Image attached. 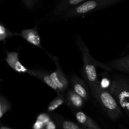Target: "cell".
Masks as SVG:
<instances>
[{"label":"cell","mask_w":129,"mask_h":129,"mask_svg":"<svg viewBox=\"0 0 129 129\" xmlns=\"http://www.w3.org/2000/svg\"><path fill=\"white\" fill-rule=\"evenodd\" d=\"M128 49H129V43H128V45H127V47H126L125 50H128Z\"/></svg>","instance_id":"cell-22"},{"label":"cell","mask_w":129,"mask_h":129,"mask_svg":"<svg viewBox=\"0 0 129 129\" xmlns=\"http://www.w3.org/2000/svg\"><path fill=\"white\" fill-rule=\"evenodd\" d=\"M19 35L23 38L30 44H32L37 47L40 48L42 50H45L42 46L40 37L38 32L37 27L34 28L24 29L21 31L20 34H19Z\"/></svg>","instance_id":"cell-9"},{"label":"cell","mask_w":129,"mask_h":129,"mask_svg":"<svg viewBox=\"0 0 129 129\" xmlns=\"http://www.w3.org/2000/svg\"><path fill=\"white\" fill-rule=\"evenodd\" d=\"M112 70L129 75V54L107 63Z\"/></svg>","instance_id":"cell-11"},{"label":"cell","mask_w":129,"mask_h":129,"mask_svg":"<svg viewBox=\"0 0 129 129\" xmlns=\"http://www.w3.org/2000/svg\"><path fill=\"white\" fill-rule=\"evenodd\" d=\"M85 0H60L53 11L52 15L54 16L63 15L73 8L82 3Z\"/></svg>","instance_id":"cell-10"},{"label":"cell","mask_w":129,"mask_h":129,"mask_svg":"<svg viewBox=\"0 0 129 129\" xmlns=\"http://www.w3.org/2000/svg\"><path fill=\"white\" fill-rule=\"evenodd\" d=\"M45 129H56V126L54 122L50 120L45 124Z\"/></svg>","instance_id":"cell-21"},{"label":"cell","mask_w":129,"mask_h":129,"mask_svg":"<svg viewBox=\"0 0 129 129\" xmlns=\"http://www.w3.org/2000/svg\"><path fill=\"white\" fill-rule=\"evenodd\" d=\"M28 74L40 79L43 83L47 84L48 86L50 87L51 89L55 91L57 94L60 93H59L58 89L55 86L52 81L51 78L50 77V73H49L48 72L44 70H41V69H30Z\"/></svg>","instance_id":"cell-12"},{"label":"cell","mask_w":129,"mask_h":129,"mask_svg":"<svg viewBox=\"0 0 129 129\" xmlns=\"http://www.w3.org/2000/svg\"><path fill=\"white\" fill-rule=\"evenodd\" d=\"M90 93L98 104L113 119L122 115V111L113 96L107 89L102 88L99 84L86 81Z\"/></svg>","instance_id":"cell-2"},{"label":"cell","mask_w":129,"mask_h":129,"mask_svg":"<svg viewBox=\"0 0 129 129\" xmlns=\"http://www.w3.org/2000/svg\"><path fill=\"white\" fill-rule=\"evenodd\" d=\"M69 83L71 88L85 101H88L90 97V90L88 84L76 74H73L69 79Z\"/></svg>","instance_id":"cell-6"},{"label":"cell","mask_w":129,"mask_h":129,"mask_svg":"<svg viewBox=\"0 0 129 129\" xmlns=\"http://www.w3.org/2000/svg\"><path fill=\"white\" fill-rule=\"evenodd\" d=\"M120 1H123V0H120Z\"/></svg>","instance_id":"cell-24"},{"label":"cell","mask_w":129,"mask_h":129,"mask_svg":"<svg viewBox=\"0 0 129 129\" xmlns=\"http://www.w3.org/2000/svg\"><path fill=\"white\" fill-rule=\"evenodd\" d=\"M66 103L71 108L79 110L84 106L85 100L77 94L72 88H68L64 93Z\"/></svg>","instance_id":"cell-8"},{"label":"cell","mask_w":129,"mask_h":129,"mask_svg":"<svg viewBox=\"0 0 129 129\" xmlns=\"http://www.w3.org/2000/svg\"><path fill=\"white\" fill-rule=\"evenodd\" d=\"M75 42L83 57L84 62L83 68V76L85 78V80L86 81L99 84L100 81L97 75L96 67H100L107 71H112V70L107 64L100 62L93 58V57L91 55L88 47L82 40L80 35L77 34L76 35Z\"/></svg>","instance_id":"cell-1"},{"label":"cell","mask_w":129,"mask_h":129,"mask_svg":"<svg viewBox=\"0 0 129 129\" xmlns=\"http://www.w3.org/2000/svg\"><path fill=\"white\" fill-rule=\"evenodd\" d=\"M66 103V99L64 93H59L57 96L50 102L47 107V111L49 112H54L59 107Z\"/></svg>","instance_id":"cell-13"},{"label":"cell","mask_w":129,"mask_h":129,"mask_svg":"<svg viewBox=\"0 0 129 129\" xmlns=\"http://www.w3.org/2000/svg\"><path fill=\"white\" fill-rule=\"evenodd\" d=\"M19 35V34L10 31L2 23L0 22V40L3 41L8 38Z\"/></svg>","instance_id":"cell-14"},{"label":"cell","mask_w":129,"mask_h":129,"mask_svg":"<svg viewBox=\"0 0 129 129\" xmlns=\"http://www.w3.org/2000/svg\"><path fill=\"white\" fill-rule=\"evenodd\" d=\"M44 51L47 54L48 56L50 57V59L53 60L56 68V70L55 71L50 73V78L58 89L59 93H65L66 91L69 88V80L66 78L64 73H63L62 69L60 65V62H59V58L57 56L47 52L45 50Z\"/></svg>","instance_id":"cell-5"},{"label":"cell","mask_w":129,"mask_h":129,"mask_svg":"<svg viewBox=\"0 0 129 129\" xmlns=\"http://www.w3.org/2000/svg\"><path fill=\"white\" fill-rule=\"evenodd\" d=\"M0 129H10V128H6V127H1V128H0Z\"/></svg>","instance_id":"cell-23"},{"label":"cell","mask_w":129,"mask_h":129,"mask_svg":"<svg viewBox=\"0 0 129 129\" xmlns=\"http://www.w3.org/2000/svg\"><path fill=\"white\" fill-rule=\"evenodd\" d=\"M99 85L102 87V88L108 90L110 86L111 85V78L108 76H105L103 77L102 80L100 81V84Z\"/></svg>","instance_id":"cell-16"},{"label":"cell","mask_w":129,"mask_h":129,"mask_svg":"<svg viewBox=\"0 0 129 129\" xmlns=\"http://www.w3.org/2000/svg\"><path fill=\"white\" fill-rule=\"evenodd\" d=\"M108 91L113 96L121 110L129 117V76L123 73H113Z\"/></svg>","instance_id":"cell-3"},{"label":"cell","mask_w":129,"mask_h":129,"mask_svg":"<svg viewBox=\"0 0 129 129\" xmlns=\"http://www.w3.org/2000/svg\"><path fill=\"white\" fill-rule=\"evenodd\" d=\"M6 61L8 65L15 71L20 74H29L30 69L22 64L19 59V54L16 52H6Z\"/></svg>","instance_id":"cell-7"},{"label":"cell","mask_w":129,"mask_h":129,"mask_svg":"<svg viewBox=\"0 0 129 129\" xmlns=\"http://www.w3.org/2000/svg\"><path fill=\"white\" fill-rule=\"evenodd\" d=\"M44 126H45L44 123H43L42 122L37 120L36 122L34 123V125H33V129H43Z\"/></svg>","instance_id":"cell-20"},{"label":"cell","mask_w":129,"mask_h":129,"mask_svg":"<svg viewBox=\"0 0 129 129\" xmlns=\"http://www.w3.org/2000/svg\"><path fill=\"white\" fill-rule=\"evenodd\" d=\"M124 129H127V128H124Z\"/></svg>","instance_id":"cell-25"},{"label":"cell","mask_w":129,"mask_h":129,"mask_svg":"<svg viewBox=\"0 0 129 129\" xmlns=\"http://www.w3.org/2000/svg\"><path fill=\"white\" fill-rule=\"evenodd\" d=\"M63 129H80L79 126L74 122L66 120L62 123Z\"/></svg>","instance_id":"cell-17"},{"label":"cell","mask_w":129,"mask_h":129,"mask_svg":"<svg viewBox=\"0 0 129 129\" xmlns=\"http://www.w3.org/2000/svg\"><path fill=\"white\" fill-rule=\"evenodd\" d=\"M10 108V103L6 98L0 94V118Z\"/></svg>","instance_id":"cell-15"},{"label":"cell","mask_w":129,"mask_h":129,"mask_svg":"<svg viewBox=\"0 0 129 129\" xmlns=\"http://www.w3.org/2000/svg\"><path fill=\"white\" fill-rule=\"evenodd\" d=\"M120 0H88L73 8L62 15L64 19H71L116 5Z\"/></svg>","instance_id":"cell-4"},{"label":"cell","mask_w":129,"mask_h":129,"mask_svg":"<svg viewBox=\"0 0 129 129\" xmlns=\"http://www.w3.org/2000/svg\"><path fill=\"white\" fill-rule=\"evenodd\" d=\"M37 120L42 122L45 125V124L50 120V118L49 115L47 114V113H40V114L38 115Z\"/></svg>","instance_id":"cell-18"},{"label":"cell","mask_w":129,"mask_h":129,"mask_svg":"<svg viewBox=\"0 0 129 129\" xmlns=\"http://www.w3.org/2000/svg\"><path fill=\"white\" fill-rule=\"evenodd\" d=\"M26 7L29 10H31L35 6L36 0H23Z\"/></svg>","instance_id":"cell-19"}]
</instances>
